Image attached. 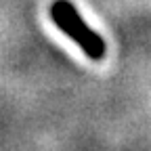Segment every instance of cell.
<instances>
[{
  "mask_svg": "<svg viewBox=\"0 0 151 151\" xmlns=\"http://www.w3.org/2000/svg\"><path fill=\"white\" fill-rule=\"evenodd\" d=\"M48 13H50L52 23L67 38H71V40L84 50V55L88 59H92V61L105 59V55H107L105 40L84 21L82 15L78 13V9H76L69 0H55L50 4V9H48Z\"/></svg>",
  "mask_w": 151,
  "mask_h": 151,
  "instance_id": "cell-1",
  "label": "cell"
}]
</instances>
